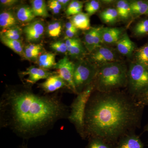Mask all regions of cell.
<instances>
[{
    "label": "cell",
    "mask_w": 148,
    "mask_h": 148,
    "mask_svg": "<svg viewBox=\"0 0 148 148\" xmlns=\"http://www.w3.org/2000/svg\"><path fill=\"white\" fill-rule=\"evenodd\" d=\"M12 12L4 11L0 14V27L2 31L16 26L17 19Z\"/></svg>",
    "instance_id": "ffe728a7"
},
{
    "label": "cell",
    "mask_w": 148,
    "mask_h": 148,
    "mask_svg": "<svg viewBox=\"0 0 148 148\" xmlns=\"http://www.w3.org/2000/svg\"><path fill=\"white\" fill-rule=\"evenodd\" d=\"M1 34L10 39L19 40L22 34V30L20 27L15 26L2 31Z\"/></svg>",
    "instance_id": "484cf974"
},
{
    "label": "cell",
    "mask_w": 148,
    "mask_h": 148,
    "mask_svg": "<svg viewBox=\"0 0 148 148\" xmlns=\"http://www.w3.org/2000/svg\"><path fill=\"white\" fill-rule=\"evenodd\" d=\"M62 30V25L60 21H54L50 23L47 28L49 36L52 38H57L61 35Z\"/></svg>",
    "instance_id": "f1b7e54d"
},
{
    "label": "cell",
    "mask_w": 148,
    "mask_h": 148,
    "mask_svg": "<svg viewBox=\"0 0 148 148\" xmlns=\"http://www.w3.org/2000/svg\"><path fill=\"white\" fill-rule=\"evenodd\" d=\"M47 7H48L49 10L54 14H58L60 12V10H59L57 8L54 6L50 4H48Z\"/></svg>",
    "instance_id": "f35d334b"
},
{
    "label": "cell",
    "mask_w": 148,
    "mask_h": 148,
    "mask_svg": "<svg viewBox=\"0 0 148 148\" xmlns=\"http://www.w3.org/2000/svg\"><path fill=\"white\" fill-rule=\"evenodd\" d=\"M100 16L101 19L107 24L115 23L119 17L116 9L112 8L103 11L100 13Z\"/></svg>",
    "instance_id": "d4e9b609"
},
{
    "label": "cell",
    "mask_w": 148,
    "mask_h": 148,
    "mask_svg": "<svg viewBox=\"0 0 148 148\" xmlns=\"http://www.w3.org/2000/svg\"><path fill=\"white\" fill-rule=\"evenodd\" d=\"M82 6H83V4L82 2L78 1H71L68 8L66 9V15L68 16L72 15L74 11Z\"/></svg>",
    "instance_id": "836d02e7"
},
{
    "label": "cell",
    "mask_w": 148,
    "mask_h": 148,
    "mask_svg": "<svg viewBox=\"0 0 148 148\" xmlns=\"http://www.w3.org/2000/svg\"><path fill=\"white\" fill-rule=\"evenodd\" d=\"M138 103L142 106H148V89L136 98Z\"/></svg>",
    "instance_id": "e575fe53"
},
{
    "label": "cell",
    "mask_w": 148,
    "mask_h": 148,
    "mask_svg": "<svg viewBox=\"0 0 148 148\" xmlns=\"http://www.w3.org/2000/svg\"><path fill=\"white\" fill-rule=\"evenodd\" d=\"M32 8L35 16L47 17L49 16L47 6L43 0H34L32 1Z\"/></svg>",
    "instance_id": "7402d4cb"
},
{
    "label": "cell",
    "mask_w": 148,
    "mask_h": 148,
    "mask_svg": "<svg viewBox=\"0 0 148 148\" xmlns=\"http://www.w3.org/2000/svg\"><path fill=\"white\" fill-rule=\"evenodd\" d=\"M22 76H27L25 81L30 84H34L40 80L47 79L53 73L40 68L32 66L27 69L26 71L21 72Z\"/></svg>",
    "instance_id": "30bf717a"
},
{
    "label": "cell",
    "mask_w": 148,
    "mask_h": 148,
    "mask_svg": "<svg viewBox=\"0 0 148 148\" xmlns=\"http://www.w3.org/2000/svg\"><path fill=\"white\" fill-rule=\"evenodd\" d=\"M135 56L137 62L148 67V45L144 46L138 49Z\"/></svg>",
    "instance_id": "83f0119b"
},
{
    "label": "cell",
    "mask_w": 148,
    "mask_h": 148,
    "mask_svg": "<svg viewBox=\"0 0 148 148\" xmlns=\"http://www.w3.org/2000/svg\"><path fill=\"white\" fill-rule=\"evenodd\" d=\"M65 42L67 46L68 53L71 57L81 59L86 54V51L84 47L79 39L75 38L67 39Z\"/></svg>",
    "instance_id": "4fadbf2b"
},
{
    "label": "cell",
    "mask_w": 148,
    "mask_h": 148,
    "mask_svg": "<svg viewBox=\"0 0 148 148\" xmlns=\"http://www.w3.org/2000/svg\"><path fill=\"white\" fill-rule=\"evenodd\" d=\"M98 27H91L90 29L86 31L84 34V46L89 53H92L95 50L94 41L95 34Z\"/></svg>",
    "instance_id": "cb8c5ba5"
},
{
    "label": "cell",
    "mask_w": 148,
    "mask_h": 148,
    "mask_svg": "<svg viewBox=\"0 0 148 148\" xmlns=\"http://www.w3.org/2000/svg\"><path fill=\"white\" fill-rule=\"evenodd\" d=\"M78 29H66V36H65V39L73 38H74L77 32Z\"/></svg>",
    "instance_id": "8d00e7d4"
},
{
    "label": "cell",
    "mask_w": 148,
    "mask_h": 148,
    "mask_svg": "<svg viewBox=\"0 0 148 148\" xmlns=\"http://www.w3.org/2000/svg\"><path fill=\"white\" fill-rule=\"evenodd\" d=\"M66 29H77L74 26L73 24L72 23V21L70 20L69 22H67L66 24Z\"/></svg>",
    "instance_id": "60d3db41"
},
{
    "label": "cell",
    "mask_w": 148,
    "mask_h": 148,
    "mask_svg": "<svg viewBox=\"0 0 148 148\" xmlns=\"http://www.w3.org/2000/svg\"><path fill=\"white\" fill-rule=\"evenodd\" d=\"M128 69L118 62L110 63L99 67L94 80L95 90L109 92L127 88Z\"/></svg>",
    "instance_id": "3957f363"
},
{
    "label": "cell",
    "mask_w": 148,
    "mask_h": 148,
    "mask_svg": "<svg viewBox=\"0 0 148 148\" xmlns=\"http://www.w3.org/2000/svg\"><path fill=\"white\" fill-rule=\"evenodd\" d=\"M1 40L3 44L21 56H24L23 44L19 40L10 39L1 34Z\"/></svg>",
    "instance_id": "d6986e66"
},
{
    "label": "cell",
    "mask_w": 148,
    "mask_h": 148,
    "mask_svg": "<svg viewBox=\"0 0 148 148\" xmlns=\"http://www.w3.org/2000/svg\"><path fill=\"white\" fill-rule=\"evenodd\" d=\"M89 16L88 14L81 12L72 16L71 21L77 29L87 31L90 28Z\"/></svg>",
    "instance_id": "2e32d148"
},
{
    "label": "cell",
    "mask_w": 148,
    "mask_h": 148,
    "mask_svg": "<svg viewBox=\"0 0 148 148\" xmlns=\"http://www.w3.org/2000/svg\"><path fill=\"white\" fill-rule=\"evenodd\" d=\"M51 47L53 50L58 53H68V49L65 42H64L61 41L55 42L51 44Z\"/></svg>",
    "instance_id": "d6a6232c"
},
{
    "label": "cell",
    "mask_w": 148,
    "mask_h": 148,
    "mask_svg": "<svg viewBox=\"0 0 148 148\" xmlns=\"http://www.w3.org/2000/svg\"><path fill=\"white\" fill-rule=\"evenodd\" d=\"M55 55L50 52H45L40 54L37 60V63L40 68L47 70L54 68L56 65Z\"/></svg>",
    "instance_id": "e0dca14e"
},
{
    "label": "cell",
    "mask_w": 148,
    "mask_h": 148,
    "mask_svg": "<svg viewBox=\"0 0 148 148\" xmlns=\"http://www.w3.org/2000/svg\"><path fill=\"white\" fill-rule=\"evenodd\" d=\"M127 92L136 99L148 89V67L136 62L128 69Z\"/></svg>",
    "instance_id": "5b68a950"
},
{
    "label": "cell",
    "mask_w": 148,
    "mask_h": 148,
    "mask_svg": "<svg viewBox=\"0 0 148 148\" xmlns=\"http://www.w3.org/2000/svg\"><path fill=\"white\" fill-rule=\"evenodd\" d=\"M116 44L118 52L125 56H131L135 49V44L126 33L123 34Z\"/></svg>",
    "instance_id": "5bb4252c"
},
{
    "label": "cell",
    "mask_w": 148,
    "mask_h": 148,
    "mask_svg": "<svg viewBox=\"0 0 148 148\" xmlns=\"http://www.w3.org/2000/svg\"><path fill=\"white\" fill-rule=\"evenodd\" d=\"M18 2L17 0H1L0 3L3 6L9 7L16 4Z\"/></svg>",
    "instance_id": "d590c367"
},
{
    "label": "cell",
    "mask_w": 148,
    "mask_h": 148,
    "mask_svg": "<svg viewBox=\"0 0 148 148\" xmlns=\"http://www.w3.org/2000/svg\"><path fill=\"white\" fill-rule=\"evenodd\" d=\"M101 4L98 1L92 0L86 2L85 5V10L89 16L96 13L100 8Z\"/></svg>",
    "instance_id": "4dcf8cb0"
},
{
    "label": "cell",
    "mask_w": 148,
    "mask_h": 148,
    "mask_svg": "<svg viewBox=\"0 0 148 148\" xmlns=\"http://www.w3.org/2000/svg\"><path fill=\"white\" fill-rule=\"evenodd\" d=\"M69 113L70 107L57 96L12 89L0 100V127L29 140L46 135Z\"/></svg>",
    "instance_id": "6da1fadb"
},
{
    "label": "cell",
    "mask_w": 148,
    "mask_h": 148,
    "mask_svg": "<svg viewBox=\"0 0 148 148\" xmlns=\"http://www.w3.org/2000/svg\"><path fill=\"white\" fill-rule=\"evenodd\" d=\"M45 31L44 24L42 21L37 20L29 23L25 27L24 32L27 40L31 42L39 41Z\"/></svg>",
    "instance_id": "9c48e42d"
},
{
    "label": "cell",
    "mask_w": 148,
    "mask_h": 148,
    "mask_svg": "<svg viewBox=\"0 0 148 148\" xmlns=\"http://www.w3.org/2000/svg\"><path fill=\"white\" fill-rule=\"evenodd\" d=\"M145 130L146 131H148V123H147V124L146 125L145 127Z\"/></svg>",
    "instance_id": "b9f144b4"
},
{
    "label": "cell",
    "mask_w": 148,
    "mask_h": 148,
    "mask_svg": "<svg viewBox=\"0 0 148 148\" xmlns=\"http://www.w3.org/2000/svg\"><path fill=\"white\" fill-rule=\"evenodd\" d=\"M114 148H145L140 137L135 132L123 137L114 145Z\"/></svg>",
    "instance_id": "7c38bea8"
},
{
    "label": "cell",
    "mask_w": 148,
    "mask_h": 148,
    "mask_svg": "<svg viewBox=\"0 0 148 148\" xmlns=\"http://www.w3.org/2000/svg\"><path fill=\"white\" fill-rule=\"evenodd\" d=\"M145 14H146V15H148V7L147 10V12H146Z\"/></svg>",
    "instance_id": "ee69618b"
},
{
    "label": "cell",
    "mask_w": 148,
    "mask_h": 148,
    "mask_svg": "<svg viewBox=\"0 0 148 148\" xmlns=\"http://www.w3.org/2000/svg\"><path fill=\"white\" fill-rule=\"evenodd\" d=\"M116 9L119 18L126 20L131 16V10L129 1L125 0H120L117 2Z\"/></svg>",
    "instance_id": "603a6c76"
},
{
    "label": "cell",
    "mask_w": 148,
    "mask_h": 148,
    "mask_svg": "<svg viewBox=\"0 0 148 148\" xmlns=\"http://www.w3.org/2000/svg\"><path fill=\"white\" fill-rule=\"evenodd\" d=\"M88 143L85 148H114V145L107 143L98 138L88 139Z\"/></svg>",
    "instance_id": "4316f807"
},
{
    "label": "cell",
    "mask_w": 148,
    "mask_h": 148,
    "mask_svg": "<svg viewBox=\"0 0 148 148\" xmlns=\"http://www.w3.org/2000/svg\"><path fill=\"white\" fill-rule=\"evenodd\" d=\"M41 51H35L25 47L24 49V57L31 61H37Z\"/></svg>",
    "instance_id": "1f68e13d"
},
{
    "label": "cell",
    "mask_w": 148,
    "mask_h": 148,
    "mask_svg": "<svg viewBox=\"0 0 148 148\" xmlns=\"http://www.w3.org/2000/svg\"><path fill=\"white\" fill-rule=\"evenodd\" d=\"M98 69L91 62L82 59L75 64L73 82L77 94L94 81Z\"/></svg>",
    "instance_id": "8992f818"
},
{
    "label": "cell",
    "mask_w": 148,
    "mask_h": 148,
    "mask_svg": "<svg viewBox=\"0 0 148 148\" xmlns=\"http://www.w3.org/2000/svg\"><path fill=\"white\" fill-rule=\"evenodd\" d=\"M101 34L103 43L116 44L123 33L120 28L103 27Z\"/></svg>",
    "instance_id": "9a60e30c"
},
{
    "label": "cell",
    "mask_w": 148,
    "mask_h": 148,
    "mask_svg": "<svg viewBox=\"0 0 148 148\" xmlns=\"http://www.w3.org/2000/svg\"><path fill=\"white\" fill-rule=\"evenodd\" d=\"M94 90L95 84L93 82L83 91L77 95L70 107L68 119L73 125L78 134L83 140L85 111L88 101Z\"/></svg>",
    "instance_id": "277c9868"
},
{
    "label": "cell",
    "mask_w": 148,
    "mask_h": 148,
    "mask_svg": "<svg viewBox=\"0 0 148 148\" xmlns=\"http://www.w3.org/2000/svg\"><path fill=\"white\" fill-rule=\"evenodd\" d=\"M48 3L56 7L57 8L60 10H61L62 9V6H61L60 3L58 2V0H51V1H48Z\"/></svg>",
    "instance_id": "74e56055"
},
{
    "label": "cell",
    "mask_w": 148,
    "mask_h": 148,
    "mask_svg": "<svg viewBox=\"0 0 148 148\" xmlns=\"http://www.w3.org/2000/svg\"><path fill=\"white\" fill-rule=\"evenodd\" d=\"M90 62L98 68L105 64L119 61L115 51L111 48L103 45L90 53Z\"/></svg>",
    "instance_id": "ba28073f"
},
{
    "label": "cell",
    "mask_w": 148,
    "mask_h": 148,
    "mask_svg": "<svg viewBox=\"0 0 148 148\" xmlns=\"http://www.w3.org/2000/svg\"><path fill=\"white\" fill-rule=\"evenodd\" d=\"M74 67L75 64L65 56L56 63L54 68L56 69V74L66 83L68 88L77 95L73 82Z\"/></svg>",
    "instance_id": "52a82bcc"
},
{
    "label": "cell",
    "mask_w": 148,
    "mask_h": 148,
    "mask_svg": "<svg viewBox=\"0 0 148 148\" xmlns=\"http://www.w3.org/2000/svg\"><path fill=\"white\" fill-rule=\"evenodd\" d=\"M35 17L32 8L29 6H21L16 12V19L21 23H29L33 21Z\"/></svg>",
    "instance_id": "ac0fdd59"
},
{
    "label": "cell",
    "mask_w": 148,
    "mask_h": 148,
    "mask_svg": "<svg viewBox=\"0 0 148 148\" xmlns=\"http://www.w3.org/2000/svg\"><path fill=\"white\" fill-rule=\"evenodd\" d=\"M129 3L131 16L137 17L146 14L147 10L148 2L144 1H133Z\"/></svg>",
    "instance_id": "44dd1931"
},
{
    "label": "cell",
    "mask_w": 148,
    "mask_h": 148,
    "mask_svg": "<svg viewBox=\"0 0 148 148\" xmlns=\"http://www.w3.org/2000/svg\"><path fill=\"white\" fill-rule=\"evenodd\" d=\"M39 86L40 88L46 93L53 92L62 88H68L66 83L57 74L51 75Z\"/></svg>",
    "instance_id": "8fae6325"
},
{
    "label": "cell",
    "mask_w": 148,
    "mask_h": 148,
    "mask_svg": "<svg viewBox=\"0 0 148 148\" xmlns=\"http://www.w3.org/2000/svg\"><path fill=\"white\" fill-rule=\"evenodd\" d=\"M21 148H28L27 147V146L26 145H23L22 147H21Z\"/></svg>",
    "instance_id": "7bdbcfd3"
},
{
    "label": "cell",
    "mask_w": 148,
    "mask_h": 148,
    "mask_svg": "<svg viewBox=\"0 0 148 148\" xmlns=\"http://www.w3.org/2000/svg\"><path fill=\"white\" fill-rule=\"evenodd\" d=\"M58 2L60 3L62 7V8L67 9L69 6V3L71 1L69 0H58Z\"/></svg>",
    "instance_id": "ab89813d"
},
{
    "label": "cell",
    "mask_w": 148,
    "mask_h": 148,
    "mask_svg": "<svg viewBox=\"0 0 148 148\" xmlns=\"http://www.w3.org/2000/svg\"><path fill=\"white\" fill-rule=\"evenodd\" d=\"M144 106L128 92L94 90L84 116V138H98L114 145L140 127Z\"/></svg>",
    "instance_id": "7a4b0ae2"
},
{
    "label": "cell",
    "mask_w": 148,
    "mask_h": 148,
    "mask_svg": "<svg viewBox=\"0 0 148 148\" xmlns=\"http://www.w3.org/2000/svg\"><path fill=\"white\" fill-rule=\"evenodd\" d=\"M134 34L137 36H141L148 33V19H144L138 22L134 28Z\"/></svg>",
    "instance_id": "f546056e"
}]
</instances>
